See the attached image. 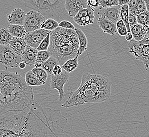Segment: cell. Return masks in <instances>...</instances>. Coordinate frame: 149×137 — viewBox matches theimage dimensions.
<instances>
[{"mask_svg":"<svg viewBox=\"0 0 149 137\" xmlns=\"http://www.w3.org/2000/svg\"><path fill=\"white\" fill-rule=\"evenodd\" d=\"M67 122L59 110L43 108L37 101L27 110L0 114V137H61Z\"/></svg>","mask_w":149,"mask_h":137,"instance_id":"cell-1","label":"cell"},{"mask_svg":"<svg viewBox=\"0 0 149 137\" xmlns=\"http://www.w3.org/2000/svg\"><path fill=\"white\" fill-rule=\"evenodd\" d=\"M37 101L31 86L17 72L0 70V114L10 111H25Z\"/></svg>","mask_w":149,"mask_h":137,"instance_id":"cell-2","label":"cell"},{"mask_svg":"<svg viewBox=\"0 0 149 137\" xmlns=\"http://www.w3.org/2000/svg\"><path fill=\"white\" fill-rule=\"evenodd\" d=\"M79 42L74 30L58 27L50 33L48 51L58 60L59 65L77 55Z\"/></svg>","mask_w":149,"mask_h":137,"instance_id":"cell-3","label":"cell"},{"mask_svg":"<svg viewBox=\"0 0 149 137\" xmlns=\"http://www.w3.org/2000/svg\"><path fill=\"white\" fill-rule=\"evenodd\" d=\"M26 8L40 13L47 19L60 20L66 10V0H22Z\"/></svg>","mask_w":149,"mask_h":137,"instance_id":"cell-4","label":"cell"},{"mask_svg":"<svg viewBox=\"0 0 149 137\" xmlns=\"http://www.w3.org/2000/svg\"><path fill=\"white\" fill-rule=\"evenodd\" d=\"M103 102H104V100L102 98L88 86L80 83L79 88L76 91L70 93L68 99L61 105V107L68 108L83 105L88 103H98Z\"/></svg>","mask_w":149,"mask_h":137,"instance_id":"cell-5","label":"cell"},{"mask_svg":"<svg viewBox=\"0 0 149 137\" xmlns=\"http://www.w3.org/2000/svg\"><path fill=\"white\" fill-rule=\"evenodd\" d=\"M81 83L88 86L105 101L111 95V82L108 77L100 74L85 73L81 77Z\"/></svg>","mask_w":149,"mask_h":137,"instance_id":"cell-6","label":"cell"},{"mask_svg":"<svg viewBox=\"0 0 149 137\" xmlns=\"http://www.w3.org/2000/svg\"><path fill=\"white\" fill-rule=\"evenodd\" d=\"M129 52L133 54L135 59L142 62L144 68L148 70L149 66V36L147 34L140 41L131 40L128 44Z\"/></svg>","mask_w":149,"mask_h":137,"instance_id":"cell-7","label":"cell"},{"mask_svg":"<svg viewBox=\"0 0 149 137\" xmlns=\"http://www.w3.org/2000/svg\"><path fill=\"white\" fill-rule=\"evenodd\" d=\"M21 62V56L13 51L9 46H0L1 66L6 68H17Z\"/></svg>","mask_w":149,"mask_h":137,"instance_id":"cell-8","label":"cell"},{"mask_svg":"<svg viewBox=\"0 0 149 137\" xmlns=\"http://www.w3.org/2000/svg\"><path fill=\"white\" fill-rule=\"evenodd\" d=\"M46 20L43 15L34 10L28 12L23 23V27L26 33L40 29L41 24Z\"/></svg>","mask_w":149,"mask_h":137,"instance_id":"cell-9","label":"cell"},{"mask_svg":"<svg viewBox=\"0 0 149 137\" xmlns=\"http://www.w3.org/2000/svg\"><path fill=\"white\" fill-rule=\"evenodd\" d=\"M50 81V88L52 90L56 89L59 93V101H61L65 98V92L63 89L65 84L68 82L69 73L63 69V71L58 75L52 74Z\"/></svg>","mask_w":149,"mask_h":137,"instance_id":"cell-10","label":"cell"},{"mask_svg":"<svg viewBox=\"0 0 149 137\" xmlns=\"http://www.w3.org/2000/svg\"><path fill=\"white\" fill-rule=\"evenodd\" d=\"M51 32L43 29H38L33 31L26 33L24 39L27 46L34 49H37L41 41L48 34H50Z\"/></svg>","mask_w":149,"mask_h":137,"instance_id":"cell-11","label":"cell"},{"mask_svg":"<svg viewBox=\"0 0 149 137\" xmlns=\"http://www.w3.org/2000/svg\"><path fill=\"white\" fill-rule=\"evenodd\" d=\"M98 15L100 17H103L111 21L113 23L116 24L118 21L120 20V6H115L107 8H102L99 7Z\"/></svg>","mask_w":149,"mask_h":137,"instance_id":"cell-12","label":"cell"},{"mask_svg":"<svg viewBox=\"0 0 149 137\" xmlns=\"http://www.w3.org/2000/svg\"><path fill=\"white\" fill-rule=\"evenodd\" d=\"M26 13L23 10L16 8L8 15V21L10 24H17L23 26Z\"/></svg>","mask_w":149,"mask_h":137,"instance_id":"cell-13","label":"cell"},{"mask_svg":"<svg viewBox=\"0 0 149 137\" xmlns=\"http://www.w3.org/2000/svg\"><path fill=\"white\" fill-rule=\"evenodd\" d=\"M149 26H142L137 23L130 26V31L134 40L140 41L149 34Z\"/></svg>","mask_w":149,"mask_h":137,"instance_id":"cell-14","label":"cell"},{"mask_svg":"<svg viewBox=\"0 0 149 137\" xmlns=\"http://www.w3.org/2000/svg\"><path fill=\"white\" fill-rule=\"evenodd\" d=\"M97 23L98 26L105 33L113 36L117 33L115 24L109 20L103 17H99L97 20Z\"/></svg>","mask_w":149,"mask_h":137,"instance_id":"cell-15","label":"cell"},{"mask_svg":"<svg viewBox=\"0 0 149 137\" xmlns=\"http://www.w3.org/2000/svg\"><path fill=\"white\" fill-rule=\"evenodd\" d=\"M37 53V49H34L28 46H26L24 53L21 56L22 62L28 66H32L34 65Z\"/></svg>","mask_w":149,"mask_h":137,"instance_id":"cell-16","label":"cell"},{"mask_svg":"<svg viewBox=\"0 0 149 137\" xmlns=\"http://www.w3.org/2000/svg\"><path fill=\"white\" fill-rule=\"evenodd\" d=\"M9 46L17 54L22 56L24 52L27 44L23 38L13 37L9 43Z\"/></svg>","mask_w":149,"mask_h":137,"instance_id":"cell-17","label":"cell"},{"mask_svg":"<svg viewBox=\"0 0 149 137\" xmlns=\"http://www.w3.org/2000/svg\"><path fill=\"white\" fill-rule=\"evenodd\" d=\"M74 31L76 33V34L77 35L78 39L79 48L78 50L77 54L78 56H79L87 50L88 41H87V39L86 37V35L81 30L78 28H75Z\"/></svg>","mask_w":149,"mask_h":137,"instance_id":"cell-18","label":"cell"},{"mask_svg":"<svg viewBox=\"0 0 149 137\" xmlns=\"http://www.w3.org/2000/svg\"><path fill=\"white\" fill-rule=\"evenodd\" d=\"M7 29L13 37L24 39L26 34V32L23 26L9 24Z\"/></svg>","mask_w":149,"mask_h":137,"instance_id":"cell-19","label":"cell"},{"mask_svg":"<svg viewBox=\"0 0 149 137\" xmlns=\"http://www.w3.org/2000/svg\"><path fill=\"white\" fill-rule=\"evenodd\" d=\"M25 82L30 86H39L43 85V83L31 71L27 72L25 75Z\"/></svg>","mask_w":149,"mask_h":137,"instance_id":"cell-20","label":"cell"},{"mask_svg":"<svg viewBox=\"0 0 149 137\" xmlns=\"http://www.w3.org/2000/svg\"><path fill=\"white\" fill-rule=\"evenodd\" d=\"M129 14V7L127 4H123L120 6V19L123 21L127 29V33L131 32L130 26L128 22Z\"/></svg>","mask_w":149,"mask_h":137,"instance_id":"cell-21","label":"cell"},{"mask_svg":"<svg viewBox=\"0 0 149 137\" xmlns=\"http://www.w3.org/2000/svg\"><path fill=\"white\" fill-rule=\"evenodd\" d=\"M65 7L70 17H74L79 11L75 0H66Z\"/></svg>","mask_w":149,"mask_h":137,"instance_id":"cell-22","label":"cell"},{"mask_svg":"<svg viewBox=\"0 0 149 137\" xmlns=\"http://www.w3.org/2000/svg\"><path fill=\"white\" fill-rule=\"evenodd\" d=\"M78 55H77L75 57L66 61L63 65L61 66L62 68L65 71H66L68 73H71L72 72L74 71L76 68L78 66Z\"/></svg>","mask_w":149,"mask_h":137,"instance_id":"cell-23","label":"cell"},{"mask_svg":"<svg viewBox=\"0 0 149 137\" xmlns=\"http://www.w3.org/2000/svg\"><path fill=\"white\" fill-rule=\"evenodd\" d=\"M50 57H51V55L48 50L38 51L36 60L34 64L35 68L41 67V65L48 60Z\"/></svg>","mask_w":149,"mask_h":137,"instance_id":"cell-24","label":"cell"},{"mask_svg":"<svg viewBox=\"0 0 149 137\" xmlns=\"http://www.w3.org/2000/svg\"><path fill=\"white\" fill-rule=\"evenodd\" d=\"M13 37L7 28L0 29V46H9Z\"/></svg>","mask_w":149,"mask_h":137,"instance_id":"cell-25","label":"cell"},{"mask_svg":"<svg viewBox=\"0 0 149 137\" xmlns=\"http://www.w3.org/2000/svg\"><path fill=\"white\" fill-rule=\"evenodd\" d=\"M59 23L54 19H47L40 25V29L52 31L58 27Z\"/></svg>","mask_w":149,"mask_h":137,"instance_id":"cell-26","label":"cell"},{"mask_svg":"<svg viewBox=\"0 0 149 137\" xmlns=\"http://www.w3.org/2000/svg\"><path fill=\"white\" fill-rule=\"evenodd\" d=\"M57 64H59L58 60L55 57L51 56L41 65V68L46 71L48 75H51L52 74V68L54 66Z\"/></svg>","mask_w":149,"mask_h":137,"instance_id":"cell-27","label":"cell"},{"mask_svg":"<svg viewBox=\"0 0 149 137\" xmlns=\"http://www.w3.org/2000/svg\"><path fill=\"white\" fill-rule=\"evenodd\" d=\"M95 13L87 15L83 17H80L78 19H74V22L78 25L81 26H85L89 24H93L94 22Z\"/></svg>","mask_w":149,"mask_h":137,"instance_id":"cell-28","label":"cell"},{"mask_svg":"<svg viewBox=\"0 0 149 137\" xmlns=\"http://www.w3.org/2000/svg\"><path fill=\"white\" fill-rule=\"evenodd\" d=\"M31 71L42 82L43 84L46 83L48 75L45 70H43L41 67L34 68L32 69Z\"/></svg>","mask_w":149,"mask_h":137,"instance_id":"cell-29","label":"cell"},{"mask_svg":"<svg viewBox=\"0 0 149 137\" xmlns=\"http://www.w3.org/2000/svg\"><path fill=\"white\" fill-rule=\"evenodd\" d=\"M137 23L142 26H149V13L148 11L144 12L136 16Z\"/></svg>","mask_w":149,"mask_h":137,"instance_id":"cell-30","label":"cell"},{"mask_svg":"<svg viewBox=\"0 0 149 137\" xmlns=\"http://www.w3.org/2000/svg\"><path fill=\"white\" fill-rule=\"evenodd\" d=\"M118 6V0H100V7L107 8Z\"/></svg>","mask_w":149,"mask_h":137,"instance_id":"cell-31","label":"cell"},{"mask_svg":"<svg viewBox=\"0 0 149 137\" xmlns=\"http://www.w3.org/2000/svg\"><path fill=\"white\" fill-rule=\"evenodd\" d=\"M49 45H50V34H48L41 42L39 46H38L37 50L38 51H47L48 50Z\"/></svg>","mask_w":149,"mask_h":137,"instance_id":"cell-32","label":"cell"},{"mask_svg":"<svg viewBox=\"0 0 149 137\" xmlns=\"http://www.w3.org/2000/svg\"><path fill=\"white\" fill-rule=\"evenodd\" d=\"M146 11H148V10H147L146 6V4L143 1L139 0L138 6H136V8L135 9L133 15H135L136 17L139 14H140Z\"/></svg>","mask_w":149,"mask_h":137,"instance_id":"cell-33","label":"cell"},{"mask_svg":"<svg viewBox=\"0 0 149 137\" xmlns=\"http://www.w3.org/2000/svg\"><path fill=\"white\" fill-rule=\"evenodd\" d=\"M58 27L62 28L63 29H72V30H74L76 28L72 23L66 20L62 21L60 22V23H59Z\"/></svg>","mask_w":149,"mask_h":137,"instance_id":"cell-34","label":"cell"},{"mask_svg":"<svg viewBox=\"0 0 149 137\" xmlns=\"http://www.w3.org/2000/svg\"><path fill=\"white\" fill-rule=\"evenodd\" d=\"M139 0H130L129 2L127 4V6L129 7V14L133 15L135 9L136 8V6H138Z\"/></svg>","mask_w":149,"mask_h":137,"instance_id":"cell-35","label":"cell"},{"mask_svg":"<svg viewBox=\"0 0 149 137\" xmlns=\"http://www.w3.org/2000/svg\"><path fill=\"white\" fill-rule=\"evenodd\" d=\"M75 1L79 11L83 9H86L89 6L86 0H75Z\"/></svg>","mask_w":149,"mask_h":137,"instance_id":"cell-36","label":"cell"},{"mask_svg":"<svg viewBox=\"0 0 149 137\" xmlns=\"http://www.w3.org/2000/svg\"><path fill=\"white\" fill-rule=\"evenodd\" d=\"M89 6L93 9H98L100 7V0H86Z\"/></svg>","mask_w":149,"mask_h":137,"instance_id":"cell-37","label":"cell"},{"mask_svg":"<svg viewBox=\"0 0 149 137\" xmlns=\"http://www.w3.org/2000/svg\"><path fill=\"white\" fill-rule=\"evenodd\" d=\"M62 71H63V68L61 66H60L59 64H57L54 66L53 68H52V74L57 76L60 74Z\"/></svg>","mask_w":149,"mask_h":137,"instance_id":"cell-38","label":"cell"},{"mask_svg":"<svg viewBox=\"0 0 149 137\" xmlns=\"http://www.w3.org/2000/svg\"><path fill=\"white\" fill-rule=\"evenodd\" d=\"M128 22L130 26L135 25L137 24V20L136 17L134 15L129 14V17H128Z\"/></svg>","mask_w":149,"mask_h":137,"instance_id":"cell-39","label":"cell"},{"mask_svg":"<svg viewBox=\"0 0 149 137\" xmlns=\"http://www.w3.org/2000/svg\"><path fill=\"white\" fill-rule=\"evenodd\" d=\"M117 33H118L120 36L125 37L127 33V31L125 26H124L123 28L117 29Z\"/></svg>","mask_w":149,"mask_h":137,"instance_id":"cell-40","label":"cell"},{"mask_svg":"<svg viewBox=\"0 0 149 137\" xmlns=\"http://www.w3.org/2000/svg\"><path fill=\"white\" fill-rule=\"evenodd\" d=\"M115 26L116 27V29H120L121 28H123V26H125V24L124 23L123 21L122 20L120 19V20H118V22L115 24Z\"/></svg>","mask_w":149,"mask_h":137,"instance_id":"cell-41","label":"cell"},{"mask_svg":"<svg viewBox=\"0 0 149 137\" xmlns=\"http://www.w3.org/2000/svg\"><path fill=\"white\" fill-rule=\"evenodd\" d=\"M125 39H126V41H131V40H133V35H132V33H131V32H129V33H127L126 35L125 36Z\"/></svg>","mask_w":149,"mask_h":137,"instance_id":"cell-42","label":"cell"},{"mask_svg":"<svg viewBox=\"0 0 149 137\" xmlns=\"http://www.w3.org/2000/svg\"><path fill=\"white\" fill-rule=\"evenodd\" d=\"M130 0H118V6H122L123 4H127Z\"/></svg>","mask_w":149,"mask_h":137,"instance_id":"cell-43","label":"cell"},{"mask_svg":"<svg viewBox=\"0 0 149 137\" xmlns=\"http://www.w3.org/2000/svg\"><path fill=\"white\" fill-rule=\"evenodd\" d=\"M18 67H19L20 68H21V69H23V68H25L26 67V64L25 63L23 62H20V64H19V66H18Z\"/></svg>","mask_w":149,"mask_h":137,"instance_id":"cell-44","label":"cell"},{"mask_svg":"<svg viewBox=\"0 0 149 137\" xmlns=\"http://www.w3.org/2000/svg\"><path fill=\"white\" fill-rule=\"evenodd\" d=\"M143 1L145 3V4H146V9H147V10L149 11V0H143Z\"/></svg>","mask_w":149,"mask_h":137,"instance_id":"cell-45","label":"cell"}]
</instances>
